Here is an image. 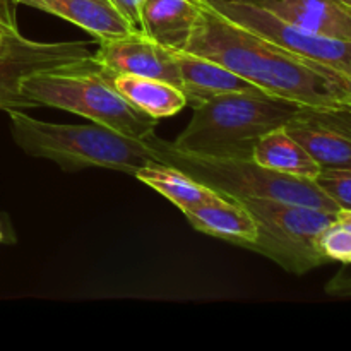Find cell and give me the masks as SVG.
Here are the masks:
<instances>
[{"label":"cell","instance_id":"1","mask_svg":"<svg viewBox=\"0 0 351 351\" xmlns=\"http://www.w3.org/2000/svg\"><path fill=\"white\" fill-rule=\"evenodd\" d=\"M185 50L225 65L274 98L302 108L341 105L351 81L233 23L204 0Z\"/></svg>","mask_w":351,"mask_h":351},{"label":"cell","instance_id":"2","mask_svg":"<svg viewBox=\"0 0 351 351\" xmlns=\"http://www.w3.org/2000/svg\"><path fill=\"white\" fill-rule=\"evenodd\" d=\"M12 139L26 154L53 161L64 171L106 168L136 175L160 163L147 139H136L98 123L74 125L33 119L23 110H7Z\"/></svg>","mask_w":351,"mask_h":351},{"label":"cell","instance_id":"3","mask_svg":"<svg viewBox=\"0 0 351 351\" xmlns=\"http://www.w3.org/2000/svg\"><path fill=\"white\" fill-rule=\"evenodd\" d=\"M302 106L264 93H232L192 106L191 122L173 146L184 153L219 160H252L269 130L283 127Z\"/></svg>","mask_w":351,"mask_h":351},{"label":"cell","instance_id":"4","mask_svg":"<svg viewBox=\"0 0 351 351\" xmlns=\"http://www.w3.org/2000/svg\"><path fill=\"white\" fill-rule=\"evenodd\" d=\"M21 91L34 106L65 110L136 139L149 137L158 125V120L134 108L113 88L91 58L71 67L36 72L24 79Z\"/></svg>","mask_w":351,"mask_h":351},{"label":"cell","instance_id":"5","mask_svg":"<svg viewBox=\"0 0 351 351\" xmlns=\"http://www.w3.org/2000/svg\"><path fill=\"white\" fill-rule=\"evenodd\" d=\"M156 151L160 163L171 165L185 171L201 184L208 185L219 194L247 201V199H273L308 206L322 211L339 213L336 202L315 184L314 178L290 177L261 167L254 160H219V158L197 156L177 149L156 134L146 137Z\"/></svg>","mask_w":351,"mask_h":351},{"label":"cell","instance_id":"6","mask_svg":"<svg viewBox=\"0 0 351 351\" xmlns=\"http://www.w3.org/2000/svg\"><path fill=\"white\" fill-rule=\"evenodd\" d=\"M243 204L252 213L259 232L249 250L297 276L329 263L319 250L317 240L338 213L273 199H247Z\"/></svg>","mask_w":351,"mask_h":351},{"label":"cell","instance_id":"7","mask_svg":"<svg viewBox=\"0 0 351 351\" xmlns=\"http://www.w3.org/2000/svg\"><path fill=\"white\" fill-rule=\"evenodd\" d=\"M206 2L233 23L351 81V40L302 29L278 17L256 0H206Z\"/></svg>","mask_w":351,"mask_h":351},{"label":"cell","instance_id":"8","mask_svg":"<svg viewBox=\"0 0 351 351\" xmlns=\"http://www.w3.org/2000/svg\"><path fill=\"white\" fill-rule=\"evenodd\" d=\"M93 41H33L7 34L0 50V110L36 108L21 91L26 77L36 72L71 67L91 58Z\"/></svg>","mask_w":351,"mask_h":351},{"label":"cell","instance_id":"9","mask_svg":"<svg viewBox=\"0 0 351 351\" xmlns=\"http://www.w3.org/2000/svg\"><path fill=\"white\" fill-rule=\"evenodd\" d=\"M91 60L108 77L119 74L143 75L171 82L178 88L182 86L173 50L156 43L143 31L99 40Z\"/></svg>","mask_w":351,"mask_h":351},{"label":"cell","instance_id":"10","mask_svg":"<svg viewBox=\"0 0 351 351\" xmlns=\"http://www.w3.org/2000/svg\"><path fill=\"white\" fill-rule=\"evenodd\" d=\"M184 216L195 232L243 249H249L259 235L256 219L243 201L225 194L189 209Z\"/></svg>","mask_w":351,"mask_h":351},{"label":"cell","instance_id":"11","mask_svg":"<svg viewBox=\"0 0 351 351\" xmlns=\"http://www.w3.org/2000/svg\"><path fill=\"white\" fill-rule=\"evenodd\" d=\"M173 53L180 72V88L187 98V105H201L216 96L232 93H264L256 84L211 58L187 50H173Z\"/></svg>","mask_w":351,"mask_h":351},{"label":"cell","instance_id":"12","mask_svg":"<svg viewBox=\"0 0 351 351\" xmlns=\"http://www.w3.org/2000/svg\"><path fill=\"white\" fill-rule=\"evenodd\" d=\"M204 0H144L141 31L171 50H185Z\"/></svg>","mask_w":351,"mask_h":351},{"label":"cell","instance_id":"13","mask_svg":"<svg viewBox=\"0 0 351 351\" xmlns=\"http://www.w3.org/2000/svg\"><path fill=\"white\" fill-rule=\"evenodd\" d=\"M10 2L60 17L95 36L96 41L136 31L113 9L108 0H10Z\"/></svg>","mask_w":351,"mask_h":351},{"label":"cell","instance_id":"14","mask_svg":"<svg viewBox=\"0 0 351 351\" xmlns=\"http://www.w3.org/2000/svg\"><path fill=\"white\" fill-rule=\"evenodd\" d=\"M287 23L326 36L351 40V12L335 0H256Z\"/></svg>","mask_w":351,"mask_h":351},{"label":"cell","instance_id":"15","mask_svg":"<svg viewBox=\"0 0 351 351\" xmlns=\"http://www.w3.org/2000/svg\"><path fill=\"white\" fill-rule=\"evenodd\" d=\"M110 81L134 108L154 120L177 115L187 106V98L182 88L161 79L119 74L112 75Z\"/></svg>","mask_w":351,"mask_h":351},{"label":"cell","instance_id":"16","mask_svg":"<svg viewBox=\"0 0 351 351\" xmlns=\"http://www.w3.org/2000/svg\"><path fill=\"white\" fill-rule=\"evenodd\" d=\"M252 160L261 167L290 177L315 178L322 170L321 165L288 132L285 125L269 130L261 137L254 147Z\"/></svg>","mask_w":351,"mask_h":351},{"label":"cell","instance_id":"17","mask_svg":"<svg viewBox=\"0 0 351 351\" xmlns=\"http://www.w3.org/2000/svg\"><path fill=\"white\" fill-rule=\"evenodd\" d=\"M285 127L321 168H351V139L341 132L314 120L302 108Z\"/></svg>","mask_w":351,"mask_h":351},{"label":"cell","instance_id":"18","mask_svg":"<svg viewBox=\"0 0 351 351\" xmlns=\"http://www.w3.org/2000/svg\"><path fill=\"white\" fill-rule=\"evenodd\" d=\"M134 177L147 187L156 191L182 213L216 197L219 192L201 184L185 171L167 163H153L136 171Z\"/></svg>","mask_w":351,"mask_h":351},{"label":"cell","instance_id":"19","mask_svg":"<svg viewBox=\"0 0 351 351\" xmlns=\"http://www.w3.org/2000/svg\"><path fill=\"white\" fill-rule=\"evenodd\" d=\"M317 245L329 263L351 264V223L336 215L335 221L321 233Z\"/></svg>","mask_w":351,"mask_h":351},{"label":"cell","instance_id":"20","mask_svg":"<svg viewBox=\"0 0 351 351\" xmlns=\"http://www.w3.org/2000/svg\"><path fill=\"white\" fill-rule=\"evenodd\" d=\"M314 180L339 211H351V168H322Z\"/></svg>","mask_w":351,"mask_h":351},{"label":"cell","instance_id":"21","mask_svg":"<svg viewBox=\"0 0 351 351\" xmlns=\"http://www.w3.org/2000/svg\"><path fill=\"white\" fill-rule=\"evenodd\" d=\"M113 9L130 24V27L141 31V10H143L144 0H108Z\"/></svg>","mask_w":351,"mask_h":351},{"label":"cell","instance_id":"22","mask_svg":"<svg viewBox=\"0 0 351 351\" xmlns=\"http://www.w3.org/2000/svg\"><path fill=\"white\" fill-rule=\"evenodd\" d=\"M326 293L331 297L351 298V271H339L326 285Z\"/></svg>","mask_w":351,"mask_h":351},{"label":"cell","instance_id":"23","mask_svg":"<svg viewBox=\"0 0 351 351\" xmlns=\"http://www.w3.org/2000/svg\"><path fill=\"white\" fill-rule=\"evenodd\" d=\"M0 33L3 34L21 33L19 26H17L16 3H12L10 0H0Z\"/></svg>","mask_w":351,"mask_h":351},{"label":"cell","instance_id":"24","mask_svg":"<svg viewBox=\"0 0 351 351\" xmlns=\"http://www.w3.org/2000/svg\"><path fill=\"white\" fill-rule=\"evenodd\" d=\"M338 218H341V219H345V221L351 223V211H339Z\"/></svg>","mask_w":351,"mask_h":351},{"label":"cell","instance_id":"25","mask_svg":"<svg viewBox=\"0 0 351 351\" xmlns=\"http://www.w3.org/2000/svg\"><path fill=\"white\" fill-rule=\"evenodd\" d=\"M5 38H7V34H3V33H0V50H2V47H3V43H5Z\"/></svg>","mask_w":351,"mask_h":351},{"label":"cell","instance_id":"26","mask_svg":"<svg viewBox=\"0 0 351 351\" xmlns=\"http://www.w3.org/2000/svg\"><path fill=\"white\" fill-rule=\"evenodd\" d=\"M341 3L346 7V9H350V12H351V0H341Z\"/></svg>","mask_w":351,"mask_h":351},{"label":"cell","instance_id":"27","mask_svg":"<svg viewBox=\"0 0 351 351\" xmlns=\"http://www.w3.org/2000/svg\"><path fill=\"white\" fill-rule=\"evenodd\" d=\"M3 240V232H2V225H0V242Z\"/></svg>","mask_w":351,"mask_h":351},{"label":"cell","instance_id":"28","mask_svg":"<svg viewBox=\"0 0 351 351\" xmlns=\"http://www.w3.org/2000/svg\"><path fill=\"white\" fill-rule=\"evenodd\" d=\"M345 103H351V91L348 93V96H346V101Z\"/></svg>","mask_w":351,"mask_h":351},{"label":"cell","instance_id":"29","mask_svg":"<svg viewBox=\"0 0 351 351\" xmlns=\"http://www.w3.org/2000/svg\"><path fill=\"white\" fill-rule=\"evenodd\" d=\"M335 2H338V3H341V0H335ZM341 5H343V3H341Z\"/></svg>","mask_w":351,"mask_h":351}]
</instances>
